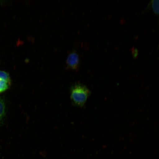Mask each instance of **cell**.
I'll use <instances>...</instances> for the list:
<instances>
[{
    "mask_svg": "<svg viewBox=\"0 0 159 159\" xmlns=\"http://www.w3.org/2000/svg\"><path fill=\"white\" fill-rule=\"evenodd\" d=\"M70 98L74 106L83 107L85 105L91 92L85 85L77 83L71 86L70 89Z\"/></svg>",
    "mask_w": 159,
    "mask_h": 159,
    "instance_id": "6da1fadb",
    "label": "cell"
},
{
    "mask_svg": "<svg viewBox=\"0 0 159 159\" xmlns=\"http://www.w3.org/2000/svg\"><path fill=\"white\" fill-rule=\"evenodd\" d=\"M66 63L67 69L74 70H78L80 65V59L76 51L73 50L69 53Z\"/></svg>",
    "mask_w": 159,
    "mask_h": 159,
    "instance_id": "7a4b0ae2",
    "label": "cell"
},
{
    "mask_svg": "<svg viewBox=\"0 0 159 159\" xmlns=\"http://www.w3.org/2000/svg\"><path fill=\"white\" fill-rule=\"evenodd\" d=\"M11 83L0 79V93L4 92L9 88Z\"/></svg>",
    "mask_w": 159,
    "mask_h": 159,
    "instance_id": "3957f363",
    "label": "cell"
},
{
    "mask_svg": "<svg viewBox=\"0 0 159 159\" xmlns=\"http://www.w3.org/2000/svg\"><path fill=\"white\" fill-rule=\"evenodd\" d=\"M5 113V102L2 99L0 98V122L4 116Z\"/></svg>",
    "mask_w": 159,
    "mask_h": 159,
    "instance_id": "277c9868",
    "label": "cell"
},
{
    "mask_svg": "<svg viewBox=\"0 0 159 159\" xmlns=\"http://www.w3.org/2000/svg\"><path fill=\"white\" fill-rule=\"evenodd\" d=\"M152 6L154 12L159 15V1H152Z\"/></svg>",
    "mask_w": 159,
    "mask_h": 159,
    "instance_id": "5b68a950",
    "label": "cell"
},
{
    "mask_svg": "<svg viewBox=\"0 0 159 159\" xmlns=\"http://www.w3.org/2000/svg\"><path fill=\"white\" fill-rule=\"evenodd\" d=\"M0 79L11 83V78L9 74L5 71L0 70Z\"/></svg>",
    "mask_w": 159,
    "mask_h": 159,
    "instance_id": "8992f818",
    "label": "cell"
}]
</instances>
